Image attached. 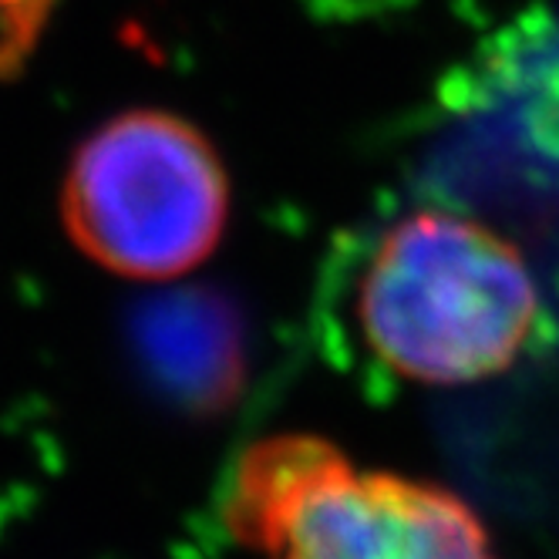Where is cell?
<instances>
[{
  "instance_id": "1",
  "label": "cell",
  "mask_w": 559,
  "mask_h": 559,
  "mask_svg": "<svg viewBox=\"0 0 559 559\" xmlns=\"http://www.w3.org/2000/svg\"><path fill=\"white\" fill-rule=\"evenodd\" d=\"M354 313L381 368L459 388L523 357L539 324V290L523 253L486 223L415 210L378 236Z\"/></svg>"
},
{
  "instance_id": "2",
  "label": "cell",
  "mask_w": 559,
  "mask_h": 559,
  "mask_svg": "<svg viewBox=\"0 0 559 559\" xmlns=\"http://www.w3.org/2000/svg\"><path fill=\"white\" fill-rule=\"evenodd\" d=\"M223 523L260 559H496L465 499L361 468L307 431L266 435L239 452L223 486Z\"/></svg>"
},
{
  "instance_id": "3",
  "label": "cell",
  "mask_w": 559,
  "mask_h": 559,
  "mask_svg": "<svg viewBox=\"0 0 559 559\" xmlns=\"http://www.w3.org/2000/svg\"><path fill=\"white\" fill-rule=\"evenodd\" d=\"M58 210L88 263L139 284H166L216 253L233 195L216 145L192 122L163 108H132L74 148Z\"/></svg>"
}]
</instances>
